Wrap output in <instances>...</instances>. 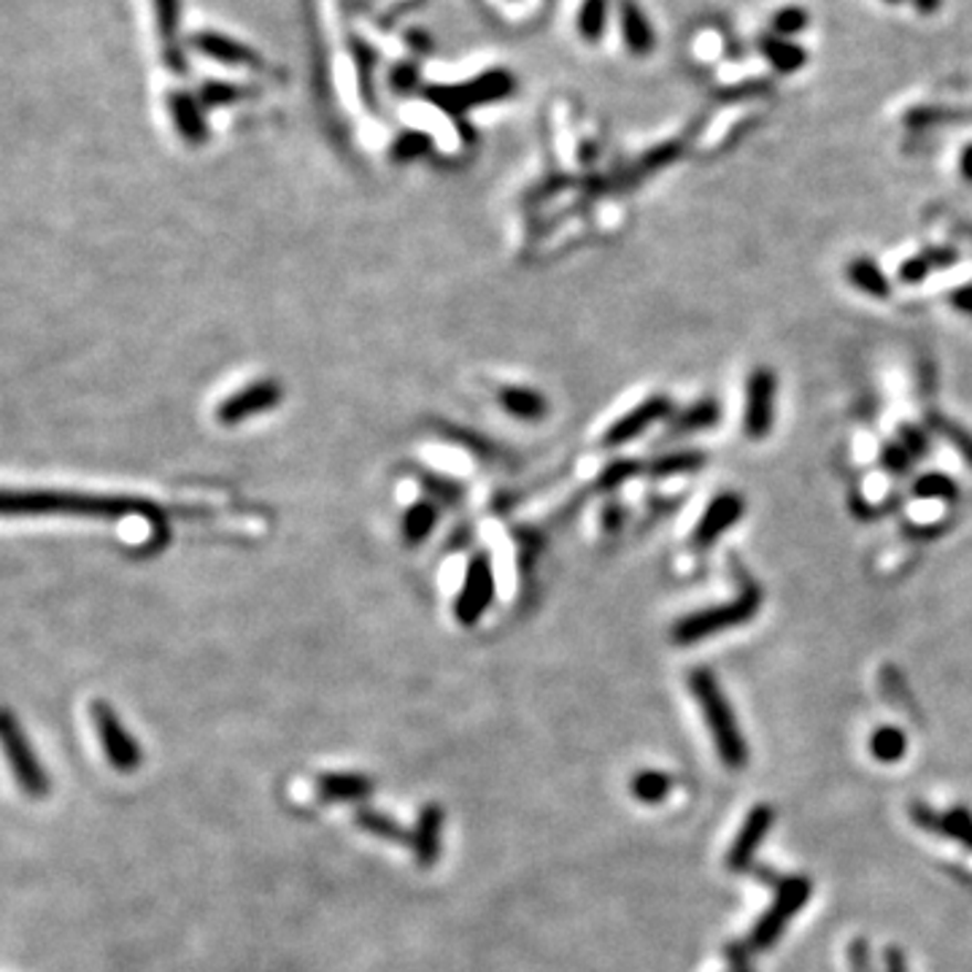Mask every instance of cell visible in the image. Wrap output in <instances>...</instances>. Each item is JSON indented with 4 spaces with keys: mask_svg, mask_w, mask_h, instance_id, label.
<instances>
[{
    "mask_svg": "<svg viewBox=\"0 0 972 972\" xmlns=\"http://www.w3.org/2000/svg\"><path fill=\"white\" fill-rule=\"evenodd\" d=\"M513 90H516L513 73L505 69H494L462 84H436V87H427L425 97L436 103L440 112L462 116L464 112L487 106V103L505 101V97L513 95Z\"/></svg>",
    "mask_w": 972,
    "mask_h": 972,
    "instance_id": "1",
    "label": "cell"
},
{
    "mask_svg": "<svg viewBox=\"0 0 972 972\" xmlns=\"http://www.w3.org/2000/svg\"><path fill=\"white\" fill-rule=\"evenodd\" d=\"M692 689L697 702H700L702 713H706L708 727H711L721 760H724V764H730V767H743L745 743L741 738V730H738L735 713H732L730 706H727L717 678L706 670H697L692 676Z\"/></svg>",
    "mask_w": 972,
    "mask_h": 972,
    "instance_id": "2",
    "label": "cell"
},
{
    "mask_svg": "<svg viewBox=\"0 0 972 972\" xmlns=\"http://www.w3.org/2000/svg\"><path fill=\"white\" fill-rule=\"evenodd\" d=\"M0 735H3V749L9 756L11 770L17 775V784L22 786V792L33 799H44L52 792V781L44 764L35 756L33 745H30L28 735L20 727V721L11 711L3 713V724H0Z\"/></svg>",
    "mask_w": 972,
    "mask_h": 972,
    "instance_id": "3",
    "label": "cell"
},
{
    "mask_svg": "<svg viewBox=\"0 0 972 972\" xmlns=\"http://www.w3.org/2000/svg\"><path fill=\"white\" fill-rule=\"evenodd\" d=\"M93 724L97 732V741L103 745V754L116 773H136L144 764V751L136 738L125 730L116 711L108 702H93Z\"/></svg>",
    "mask_w": 972,
    "mask_h": 972,
    "instance_id": "4",
    "label": "cell"
},
{
    "mask_svg": "<svg viewBox=\"0 0 972 972\" xmlns=\"http://www.w3.org/2000/svg\"><path fill=\"white\" fill-rule=\"evenodd\" d=\"M494 600V573L492 562L484 552H479L470 560L468 571H464L462 589L454 600V616L457 621L464 627L475 625L481 616L487 614V608Z\"/></svg>",
    "mask_w": 972,
    "mask_h": 972,
    "instance_id": "5",
    "label": "cell"
},
{
    "mask_svg": "<svg viewBox=\"0 0 972 972\" xmlns=\"http://www.w3.org/2000/svg\"><path fill=\"white\" fill-rule=\"evenodd\" d=\"M189 49H195L203 58L213 60V63H222L228 69H247L257 73H273L268 60L262 58L257 49H252L243 41L232 39V35L219 33V30H198V33L189 35Z\"/></svg>",
    "mask_w": 972,
    "mask_h": 972,
    "instance_id": "6",
    "label": "cell"
},
{
    "mask_svg": "<svg viewBox=\"0 0 972 972\" xmlns=\"http://www.w3.org/2000/svg\"><path fill=\"white\" fill-rule=\"evenodd\" d=\"M756 608H760V595L749 592V595L741 597V600L724 605V608L700 610V614L687 616V619H683L681 625L676 627V640L689 644V640H700V638H708V635H717V633H721V629L735 627V625H741V621L751 619Z\"/></svg>",
    "mask_w": 972,
    "mask_h": 972,
    "instance_id": "7",
    "label": "cell"
},
{
    "mask_svg": "<svg viewBox=\"0 0 972 972\" xmlns=\"http://www.w3.org/2000/svg\"><path fill=\"white\" fill-rule=\"evenodd\" d=\"M281 400V389L276 382H254L241 387L238 393L224 397L217 408V419L222 425H241V421L257 417V414L268 411Z\"/></svg>",
    "mask_w": 972,
    "mask_h": 972,
    "instance_id": "8",
    "label": "cell"
},
{
    "mask_svg": "<svg viewBox=\"0 0 972 972\" xmlns=\"http://www.w3.org/2000/svg\"><path fill=\"white\" fill-rule=\"evenodd\" d=\"M775 376L767 368L751 373L749 393H745V436L751 440L764 438L773 427Z\"/></svg>",
    "mask_w": 972,
    "mask_h": 972,
    "instance_id": "9",
    "label": "cell"
},
{
    "mask_svg": "<svg viewBox=\"0 0 972 972\" xmlns=\"http://www.w3.org/2000/svg\"><path fill=\"white\" fill-rule=\"evenodd\" d=\"M165 106H168L170 122H174V130L179 133V138L189 146H203L211 138L209 122H206L203 103L198 95L185 93V90H174L165 97Z\"/></svg>",
    "mask_w": 972,
    "mask_h": 972,
    "instance_id": "10",
    "label": "cell"
},
{
    "mask_svg": "<svg viewBox=\"0 0 972 972\" xmlns=\"http://www.w3.org/2000/svg\"><path fill=\"white\" fill-rule=\"evenodd\" d=\"M155 6L157 35L163 44L165 69L187 73L185 46H181V0H151Z\"/></svg>",
    "mask_w": 972,
    "mask_h": 972,
    "instance_id": "11",
    "label": "cell"
},
{
    "mask_svg": "<svg viewBox=\"0 0 972 972\" xmlns=\"http://www.w3.org/2000/svg\"><path fill=\"white\" fill-rule=\"evenodd\" d=\"M443 822L446 813L438 803H427L419 811L417 824L411 829V851L417 857L419 867H432L440 859V848H443Z\"/></svg>",
    "mask_w": 972,
    "mask_h": 972,
    "instance_id": "12",
    "label": "cell"
},
{
    "mask_svg": "<svg viewBox=\"0 0 972 972\" xmlns=\"http://www.w3.org/2000/svg\"><path fill=\"white\" fill-rule=\"evenodd\" d=\"M316 792L327 803H365L376 792V781L365 773H322Z\"/></svg>",
    "mask_w": 972,
    "mask_h": 972,
    "instance_id": "13",
    "label": "cell"
},
{
    "mask_svg": "<svg viewBox=\"0 0 972 972\" xmlns=\"http://www.w3.org/2000/svg\"><path fill=\"white\" fill-rule=\"evenodd\" d=\"M619 22H621V35H625V46L635 54V58H646V54L654 52L657 35H654L651 22L646 20V14L640 11V6L635 3V0H621Z\"/></svg>",
    "mask_w": 972,
    "mask_h": 972,
    "instance_id": "14",
    "label": "cell"
},
{
    "mask_svg": "<svg viewBox=\"0 0 972 972\" xmlns=\"http://www.w3.org/2000/svg\"><path fill=\"white\" fill-rule=\"evenodd\" d=\"M741 513H743L741 494H721L717 503H711V509L706 511V516H702L700 527H697V543H700V546H708V543L717 541L727 527L738 524Z\"/></svg>",
    "mask_w": 972,
    "mask_h": 972,
    "instance_id": "15",
    "label": "cell"
},
{
    "mask_svg": "<svg viewBox=\"0 0 972 972\" xmlns=\"http://www.w3.org/2000/svg\"><path fill=\"white\" fill-rule=\"evenodd\" d=\"M805 895H808V884L805 880H788V884L781 886V902H775L773 913L762 921L760 932H756V943H770L781 932V927L786 924L788 916L805 902Z\"/></svg>",
    "mask_w": 972,
    "mask_h": 972,
    "instance_id": "16",
    "label": "cell"
},
{
    "mask_svg": "<svg viewBox=\"0 0 972 972\" xmlns=\"http://www.w3.org/2000/svg\"><path fill=\"white\" fill-rule=\"evenodd\" d=\"M354 824H357L359 829H365V833L373 835V837H382V840H387V843H403V846H411V833H408V829L403 827V824L397 822L395 816H389V813H384L378 808H370V805H359V808L354 811Z\"/></svg>",
    "mask_w": 972,
    "mask_h": 972,
    "instance_id": "17",
    "label": "cell"
},
{
    "mask_svg": "<svg viewBox=\"0 0 972 972\" xmlns=\"http://www.w3.org/2000/svg\"><path fill=\"white\" fill-rule=\"evenodd\" d=\"M438 524V505L432 500H419L414 503L411 509L403 513V522H400V533H403V543L406 546H419L425 543V537L436 530Z\"/></svg>",
    "mask_w": 972,
    "mask_h": 972,
    "instance_id": "18",
    "label": "cell"
},
{
    "mask_svg": "<svg viewBox=\"0 0 972 972\" xmlns=\"http://www.w3.org/2000/svg\"><path fill=\"white\" fill-rule=\"evenodd\" d=\"M257 90L252 84H236V82H222V79H206L200 84L198 97L206 108H222L232 106V103H241L247 97H254Z\"/></svg>",
    "mask_w": 972,
    "mask_h": 972,
    "instance_id": "19",
    "label": "cell"
},
{
    "mask_svg": "<svg viewBox=\"0 0 972 972\" xmlns=\"http://www.w3.org/2000/svg\"><path fill=\"white\" fill-rule=\"evenodd\" d=\"M665 408L668 406H665L662 400H651V403H644L640 408H635L629 417L619 419L614 427H610L608 443H625V440H633L635 436H640V430H644V427L654 425V421L662 417Z\"/></svg>",
    "mask_w": 972,
    "mask_h": 972,
    "instance_id": "20",
    "label": "cell"
},
{
    "mask_svg": "<svg viewBox=\"0 0 972 972\" xmlns=\"http://www.w3.org/2000/svg\"><path fill=\"white\" fill-rule=\"evenodd\" d=\"M770 818L773 816H770L767 808H756L754 813H751L749 822H745V827L741 833V840L735 843V851H732V867H743L745 861H749L751 854H754V848L760 846L764 833H767Z\"/></svg>",
    "mask_w": 972,
    "mask_h": 972,
    "instance_id": "21",
    "label": "cell"
},
{
    "mask_svg": "<svg viewBox=\"0 0 972 972\" xmlns=\"http://www.w3.org/2000/svg\"><path fill=\"white\" fill-rule=\"evenodd\" d=\"M608 11H610L608 0H584L576 17V28L581 39L589 41V44H597V41L603 39L605 28H608Z\"/></svg>",
    "mask_w": 972,
    "mask_h": 972,
    "instance_id": "22",
    "label": "cell"
},
{
    "mask_svg": "<svg viewBox=\"0 0 972 972\" xmlns=\"http://www.w3.org/2000/svg\"><path fill=\"white\" fill-rule=\"evenodd\" d=\"M762 52L770 63L775 65L778 71H797L803 69L805 63V52L797 44H788L786 39L781 35H762Z\"/></svg>",
    "mask_w": 972,
    "mask_h": 972,
    "instance_id": "23",
    "label": "cell"
},
{
    "mask_svg": "<svg viewBox=\"0 0 972 972\" xmlns=\"http://www.w3.org/2000/svg\"><path fill=\"white\" fill-rule=\"evenodd\" d=\"M500 400H503L505 411L519 419H541L543 411H546L543 397L524 387H509V393L500 395Z\"/></svg>",
    "mask_w": 972,
    "mask_h": 972,
    "instance_id": "24",
    "label": "cell"
},
{
    "mask_svg": "<svg viewBox=\"0 0 972 972\" xmlns=\"http://www.w3.org/2000/svg\"><path fill=\"white\" fill-rule=\"evenodd\" d=\"M670 786L672 781L665 773H657V770H640L633 778V794L640 803H662Z\"/></svg>",
    "mask_w": 972,
    "mask_h": 972,
    "instance_id": "25",
    "label": "cell"
},
{
    "mask_svg": "<svg viewBox=\"0 0 972 972\" xmlns=\"http://www.w3.org/2000/svg\"><path fill=\"white\" fill-rule=\"evenodd\" d=\"M905 749H908V741H905L902 732L895 730V727H880L876 735H872V754L880 762L902 760Z\"/></svg>",
    "mask_w": 972,
    "mask_h": 972,
    "instance_id": "26",
    "label": "cell"
},
{
    "mask_svg": "<svg viewBox=\"0 0 972 972\" xmlns=\"http://www.w3.org/2000/svg\"><path fill=\"white\" fill-rule=\"evenodd\" d=\"M848 276H851V281L859 286V290L870 292V295H878V297L889 295V284H886L884 276H880V271L876 265H872V262H865V260L854 262L851 271H848Z\"/></svg>",
    "mask_w": 972,
    "mask_h": 972,
    "instance_id": "27",
    "label": "cell"
},
{
    "mask_svg": "<svg viewBox=\"0 0 972 972\" xmlns=\"http://www.w3.org/2000/svg\"><path fill=\"white\" fill-rule=\"evenodd\" d=\"M427 149H430V138H427L425 133L406 130L397 136L395 146H393V155L397 157V160H417V157L425 155Z\"/></svg>",
    "mask_w": 972,
    "mask_h": 972,
    "instance_id": "28",
    "label": "cell"
},
{
    "mask_svg": "<svg viewBox=\"0 0 972 972\" xmlns=\"http://www.w3.org/2000/svg\"><path fill=\"white\" fill-rule=\"evenodd\" d=\"M773 28L781 39H786V35H794L799 33V30L808 28V14H805L803 9H797V6H788V9L778 11V14L773 17Z\"/></svg>",
    "mask_w": 972,
    "mask_h": 972,
    "instance_id": "29",
    "label": "cell"
},
{
    "mask_svg": "<svg viewBox=\"0 0 972 972\" xmlns=\"http://www.w3.org/2000/svg\"><path fill=\"white\" fill-rule=\"evenodd\" d=\"M389 87L397 95H408L419 87V69L417 63H397L389 71Z\"/></svg>",
    "mask_w": 972,
    "mask_h": 972,
    "instance_id": "30",
    "label": "cell"
},
{
    "mask_svg": "<svg viewBox=\"0 0 972 972\" xmlns=\"http://www.w3.org/2000/svg\"><path fill=\"white\" fill-rule=\"evenodd\" d=\"M919 492L927 494V498H945V500H949V498H953V494H957V487H953L951 481L945 479V475L934 473V475H927V479L921 481Z\"/></svg>",
    "mask_w": 972,
    "mask_h": 972,
    "instance_id": "31",
    "label": "cell"
},
{
    "mask_svg": "<svg viewBox=\"0 0 972 972\" xmlns=\"http://www.w3.org/2000/svg\"><path fill=\"white\" fill-rule=\"evenodd\" d=\"M949 833H953L957 837H962V840L972 843V822H970L968 816H962V813H959V816H951L949 818Z\"/></svg>",
    "mask_w": 972,
    "mask_h": 972,
    "instance_id": "32",
    "label": "cell"
},
{
    "mask_svg": "<svg viewBox=\"0 0 972 972\" xmlns=\"http://www.w3.org/2000/svg\"><path fill=\"white\" fill-rule=\"evenodd\" d=\"M959 168H962V176L968 181H972V144L968 146V149L962 151V163H959Z\"/></svg>",
    "mask_w": 972,
    "mask_h": 972,
    "instance_id": "33",
    "label": "cell"
},
{
    "mask_svg": "<svg viewBox=\"0 0 972 972\" xmlns=\"http://www.w3.org/2000/svg\"><path fill=\"white\" fill-rule=\"evenodd\" d=\"M913 3L919 6V11H924V14H929V11H938L940 0H913Z\"/></svg>",
    "mask_w": 972,
    "mask_h": 972,
    "instance_id": "34",
    "label": "cell"
},
{
    "mask_svg": "<svg viewBox=\"0 0 972 972\" xmlns=\"http://www.w3.org/2000/svg\"><path fill=\"white\" fill-rule=\"evenodd\" d=\"M959 305H962V309L972 311V286H970L968 292H962V295H959Z\"/></svg>",
    "mask_w": 972,
    "mask_h": 972,
    "instance_id": "35",
    "label": "cell"
},
{
    "mask_svg": "<svg viewBox=\"0 0 972 972\" xmlns=\"http://www.w3.org/2000/svg\"><path fill=\"white\" fill-rule=\"evenodd\" d=\"M891 972H905L902 970V959L897 953H891Z\"/></svg>",
    "mask_w": 972,
    "mask_h": 972,
    "instance_id": "36",
    "label": "cell"
},
{
    "mask_svg": "<svg viewBox=\"0 0 972 972\" xmlns=\"http://www.w3.org/2000/svg\"><path fill=\"white\" fill-rule=\"evenodd\" d=\"M886 3H902V0H886Z\"/></svg>",
    "mask_w": 972,
    "mask_h": 972,
    "instance_id": "37",
    "label": "cell"
}]
</instances>
